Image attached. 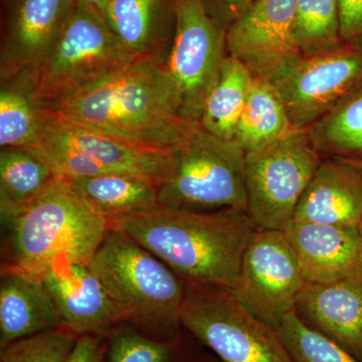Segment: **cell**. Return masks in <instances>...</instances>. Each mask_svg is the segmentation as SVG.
I'll return each instance as SVG.
<instances>
[{
  "mask_svg": "<svg viewBox=\"0 0 362 362\" xmlns=\"http://www.w3.org/2000/svg\"><path fill=\"white\" fill-rule=\"evenodd\" d=\"M294 37L303 58L345 45L340 30L337 0H297Z\"/></svg>",
  "mask_w": 362,
  "mask_h": 362,
  "instance_id": "27",
  "label": "cell"
},
{
  "mask_svg": "<svg viewBox=\"0 0 362 362\" xmlns=\"http://www.w3.org/2000/svg\"><path fill=\"white\" fill-rule=\"evenodd\" d=\"M77 335L61 327L0 347V362H65Z\"/></svg>",
  "mask_w": 362,
  "mask_h": 362,
  "instance_id": "29",
  "label": "cell"
},
{
  "mask_svg": "<svg viewBox=\"0 0 362 362\" xmlns=\"http://www.w3.org/2000/svg\"><path fill=\"white\" fill-rule=\"evenodd\" d=\"M39 146L51 147L47 150V160L66 180L130 173L156 181L159 187L173 160V151L148 148L54 115L45 109Z\"/></svg>",
  "mask_w": 362,
  "mask_h": 362,
  "instance_id": "9",
  "label": "cell"
},
{
  "mask_svg": "<svg viewBox=\"0 0 362 362\" xmlns=\"http://www.w3.org/2000/svg\"><path fill=\"white\" fill-rule=\"evenodd\" d=\"M75 0H11L0 49V82L26 81L49 56Z\"/></svg>",
  "mask_w": 362,
  "mask_h": 362,
  "instance_id": "14",
  "label": "cell"
},
{
  "mask_svg": "<svg viewBox=\"0 0 362 362\" xmlns=\"http://www.w3.org/2000/svg\"><path fill=\"white\" fill-rule=\"evenodd\" d=\"M294 130L276 85L265 78L254 77L238 124L235 141L245 152L254 151Z\"/></svg>",
  "mask_w": 362,
  "mask_h": 362,
  "instance_id": "22",
  "label": "cell"
},
{
  "mask_svg": "<svg viewBox=\"0 0 362 362\" xmlns=\"http://www.w3.org/2000/svg\"><path fill=\"white\" fill-rule=\"evenodd\" d=\"M59 176L44 157L32 148H1L0 211L9 223L21 209L51 187Z\"/></svg>",
  "mask_w": 362,
  "mask_h": 362,
  "instance_id": "21",
  "label": "cell"
},
{
  "mask_svg": "<svg viewBox=\"0 0 362 362\" xmlns=\"http://www.w3.org/2000/svg\"><path fill=\"white\" fill-rule=\"evenodd\" d=\"M346 160H349V162H351L352 164H354V165H356L357 168H359L362 169V158L359 159H346Z\"/></svg>",
  "mask_w": 362,
  "mask_h": 362,
  "instance_id": "36",
  "label": "cell"
},
{
  "mask_svg": "<svg viewBox=\"0 0 362 362\" xmlns=\"http://www.w3.org/2000/svg\"><path fill=\"white\" fill-rule=\"evenodd\" d=\"M44 125V109L33 99L25 81L1 82L0 87V146L35 148Z\"/></svg>",
  "mask_w": 362,
  "mask_h": 362,
  "instance_id": "25",
  "label": "cell"
},
{
  "mask_svg": "<svg viewBox=\"0 0 362 362\" xmlns=\"http://www.w3.org/2000/svg\"><path fill=\"white\" fill-rule=\"evenodd\" d=\"M45 111L148 148L173 151L194 125L181 118L161 59L132 65Z\"/></svg>",
  "mask_w": 362,
  "mask_h": 362,
  "instance_id": "2",
  "label": "cell"
},
{
  "mask_svg": "<svg viewBox=\"0 0 362 362\" xmlns=\"http://www.w3.org/2000/svg\"><path fill=\"white\" fill-rule=\"evenodd\" d=\"M256 0H207L211 13L228 30Z\"/></svg>",
  "mask_w": 362,
  "mask_h": 362,
  "instance_id": "33",
  "label": "cell"
},
{
  "mask_svg": "<svg viewBox=\"0 0 362 362\" xmlns=\"http://www.w3.org/2000/svg\"><path fill=\"white\" fill-rule=\"evenodd\" d=\"M62 326L42 281L4 268L0 283V347Z\"/></svg>",
  "mask_w": 362,
  "mask_h": 362,
  "instance_id": "19",
  "label": "cell"
},
{
  "mask_svg": "<svg viewBox=\"0 0 362 362\" xmlns=\"http://www.w3.org/2000/svg\"><path fill=\"white\" fill-rule=\"evenodd\" d=\"M136 61L138 59L119 42L101 14L75 4L49 56L25 82L35 102L42 109H49Z\"/></svg>",
  "mask_w": 362,
  "mask_h": 362,
  "instance_id": "5",
  "label": "cell"
},
{
  "mask_svg": "<svg viewBox=\"0 0 362 362\" xmlns=\"http://www.w3.org/2000/svg\"><path fill=\"white\" fill-rule=\"evenodd\" d=\"M246 152L235 140H226L194 126L173 150V160L158 188L159 204L187 211H247Z\"/></svg>",
  "mask_w": 362,
  "mask_h": 362,
  "instance_id": "6",
  "label": "cell"
},
{
  "mask_svg": "<svg viewBox=\"0 0 362 362\" xmlns=\"http://www.w3.org/2000/svg\"><path fill=\"white\" fill-rule=\"evenodd\" d=\"M108 223L160 259L185 284L230 290L259 230L245 209L202 213L162 206Z\"/></svg>",
  "mask_w": 362,
  "mask_h": 362,
  "instance_id": "1",
  "label": "cell"
},
{
  "mask_svg": "<svg viewBox=\"0 0 362 362\" xmlns=\"http://www.w3.org/2000/svg\"><path fill=\"white\" fill-rule=\"evenodd\" d=\"M180 324L223 362H294L278 331L230 289L185 284Z\"/></svg>",
  "mask_w": 362,
  "mask_h": 362,
  "instance_id": "8",
  "label": "cell"
},
{
  "mask_svg": "<svg viewBox=\"0 0 362 362\" xmlns=\"http://www.w3.org/2000/svg\"><path fill=\"white\" fill-rule=\"evenodd\" d=\"M6 226V269L39 281L59 264L88 265L109 228L108 221L62 177Z\"/></svg>",
  "mask_w": 362,
  "mask_h": 362,
  "instance_id": "3",
  "label": "cell"
},
{
  "mask_svg": "<svg viewBox=\"0 0 362 362\" xmlns=\"http://www.w3.org/2000/svg\"><path fill=\"white\" fill-rule=\"evenodd\" d=\"M96 213L115 221L160 206L156 181L130 173H108L66 180Z\"/></svg>",
  "mask_w": 362,
  "mask_h": 362,
  "instance_id": "20",
  "label": "cell"
},
{
  "mask_svg": "<svg viewBox=\"0 0 362 362\" xmlns=\"http://www.w3.org/2000/svg\"><path fill=\"white\" fill-rule=\"evenodd\" d=\"M305 283H326L362 271L358 228L293 221L283 230Z\"/></svg>",
  "mask_w": 362,
  "mask_h": 362,
  "instance_id": "17",
  "label": "cell"
},
{
  "mask_svg": "<svg viewBox=\"0 0 362 362\" xmlns=\"http://www.w3.org/2000/svg\"><path fill=\"white\" fill-rule=\"evenodd\" d=\"M277 331L294 362H362L337 343L307 327L295 312L283 318Z\"/></svg>",
  "mask_w": 362,
  "mask_h": 362,
  "instance_id": "28",
  "label": "cell"
},
{
  "mask_svg": "<svg viewBox=\"0 0 362 362\" xmlns=\"http://www.w3.org/2000/svg\"><path fill=\"white\" fill-rule=\"evenodd\" d=\"M252 78L244 64L226 56L218 80L204 102L199 125L223 139L235 140Z\"/></svg>",
  "mask_w": 362,
  "mask_h": 362,
  "instance_id": "23",
  "label": "cell"
},
{
  "mask_svg": "<svg viewBox=\"0 0 362 362\" xmlns=\"http://www.w3.org/2000/svg\"><path fill=\"white\" fill-rule=\"evenodd\" d=\"M296 130H307L362 88V44L303 58L275 83Z\"/></svg>",
  "mask_w": 362,
  "mask_h": 362,
  "instance_id": "12",
  "label": "cell"
},
{
  "mask_svg": "<svg viewBox=\"0 0 362 362\" xmlns=\"http://www.w3.org/2000/svg\"><path fill=\"white\" fill-rule=\"evenodd\" d=\"M293 221L358 228L362 221V169L346 159L322 160Z\"/></svg>",
  "mask_w": 362,
  "mask_h": 362,
  "instance_id": "18",
  "label": "cell"
},
{
  "mask_svg": "<svg viewBox=\"0 0 362 362\" xmlns=\"http://www.w3.org/2000/svg\"><path fill=\"white\" fill-rule=\"evenodd\" d=\"M108 339L106 362H180L175 339H150L125 327L117 328Z\"/></svg>",
  "mask_w": 362,
  "mask_h": 362,
  "instance_id": "30",
  "label": "cell"
},
{
  "mask_svg": "<svg viewBox=\"0 0 362 362\" xmlns=\"http://www.w3.org/2000/svg\"><path fill=\"white\" fill-rule=\"evenodd\" d=\"M344 44H362V0H337Z\"/></svg>",
  "mask_w": 362,
  "mask_h": 362,
  "instance_id": "31",
  "label": "cell"
},
{
  "mask_svg": "<svg viewBox=\"0 0 362 362\" xmlns=\"http://www.w3.org/2000/svg\"><path fill=\"white\" fill-rule=\"evenodd\" d=\"M321 162L307 130L246 152L247 213L259 228L285 230Z\"/></svg>",
  "mask_w": 362,
  "mask_h": 362,
  "instance_id": "10",
  "label": "cell"
},
{
  "mask_svg": "<svg viewBox=\"0 0 362 362\" xmlns=\"http://www.w3.org/2000/svg\"><path fill=\"white\" fill-rule=\"evenodd\" d=\"M160 0H109L105 21L119 42L136 59L159 57L156 52Z\"/></svg>",
  "mask_w": 362,
  "mask_h": 362,
  "instance_id": "26",
  "label": "cell"
},
{
  "mask_svg": "<svg viewBox=\"0 0 362 362\" xmlns=\"http://www.w3.org/2000/svg\"><path fill=\"white\" fill-rule=\"evenodd\" d=\"M295 314L310 329L362 361V271L326 283H306Z\"/></svg>",
  "mask_w": 362,
  "mask_h": 362,
  "instance_id": "16",
  "label": "cell"
},
{
  "mask_svg": "<svg viewBox=\"0 0 362 362\" xmlns=\"http://www.w3.org/2000/svg\"><path fill=\"white\" fill-rule=\"evenodd\" d=\"M88 267L128 321L175 338L185 283L160 259L109 228Z\"/></svg>",
  "mask_w": 362,
  "mask_h": 362,
  "instance_id": "4",
  "label": "cell"
},
{
  "mask_svg": "<svg viewBox=\"0 0 362 362\" xmlns=\"http://www.w3.org/2000/svg\"><path fill=\"white\" fill-rule=\"evenodd\" d=\"M358 232H359V235H361V245H362V221L361 223V225H359V226H358Z\"/></svg>",
  "mask_w": 362,
  "mask_h": 362,
  "instance_id": "37",
  "label": "cell"
},
{
  "mask_svg": "<svg viewBox=\"0 0 362 362\" xmlns=\"http://www.w3.org/2000/svg\"><path fill=\"white\" fill-rule=\"evenodd\" d=\"M175 18L173 45L161 68L181 118L199 123L209 90L226 54V28L207 0H170Z\"/></svg>",
  "mask_w": 362,
  "mask_h": 362,
  "instance_id": "7",
  "label": "cell"
},
{
  "mask_svg": "<svg viewBox=\"0 0 362 362\" xmlns=\"http://www.w3.org/2000/svg\"><path fill=\"white\" fill-rule=\"evenodd\" d=\"M314 148L332 158H362V88L307 129Z\"/></svg>",
  "mask_w": 362,
  "mask_h": 362,
  "instance_id": "24",
  "label": "cell"
},
{
  "mask_svg": "<svg viewBox=\"0 0 362 362\" xmlns=\"http://www.w3.org/2000/svg\"><path fill=\"white\" fill-rule=\"evenodd\" d=\"M189 362H223L221 359L214 358V357L211 356H204L199 357V358L194 359V361H192Z\"/></svg>",
  "mask_w": 362,
  "mask_h": 362,
  "instance_id": "35",
  "label": "cell"
},
{
  "mask_svg": "<svg viewBox=\"0 0 362 362\" xmlns=\"http://www.w3.org/2000/svg\"><path fill=\"white\" fill-rule=\"evenodd\" d=\"M297 0H256L228 26V56L275 84L303 59L294 37Z\"/></svg>",
  "mask_w": 362,
  "mask_h": 362,
  "instance_id": "13",
  "label": "cell"
},
{
  "mask_svg": "<svg viewBox=\"0 0 362 362\" xmlns=\"http://www.w3.org/2000/svg\"><path fill=\"white\" fill-rule=\"evenodd\" d=\"M103 337L101 334L80 335L65 362H106L108 346L105 344Z\"/></svg>",
  "mask_w": 362,
  "mask_h": 362,
  "instance_id": "32",
  "label": "cell"
},
{
  "mask_svg": "<svg viewBox=\"0 0 362 362\" xmlns=\"http://www.w3.org/2000/svg\"><path fill=\"white\" fill-rule=\"evenodd\" d=\"M108 1L109 0H75V4L96 11L102 16L105 6H106Z\"/></svg>",
  "mask_w": 362,
  "mask_h": 362,
  "instance_id": "34",
  "label": "cell"
},
{
  "mask_svg": "<svg viewBox=\"0 0 362 362\" xmlns=\"http://www.w3.org/2000/svg\"><path fill=\"white\" fill-rule=\"evenodd\" d=\"M305 284L284 232L259 228L245 252L230 291L252 315L277 330L283 318L294 312Z\"/></svg>",
  "mask_w": 362,
  "mask_h": 362,
  "instance_id": "11",
  "label": "cell"
},
{
  "mask_svg": "<svg viewBox=\"0 0 362 362\" xmlns=\"http://www.w3.org/2000/svg\"><path fill=\"white\" fill-rule=\"evenodd\" d=\"M42 282L56 305L62 326L77 337L109 334L128 321L86 264H59L45 273Z\"/></svg>",
  "mask_w": 362,
  "mask_h": 362,
  "instance_id": "15",
  "label": "cell"
}]
</instances>
